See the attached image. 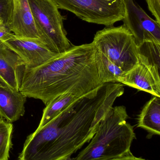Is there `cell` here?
<instances>
[{"instance_id":"obj_21","label":"cell","mask_w":160,"mask_h":160,"mask_svg":"<svg viewBox=\"0 0 160 160\" xmlns=\"http://www.w3.org/2000/svg\"><path fill=\"white\" fill-rule=\"evenodd\" d=\"M108 160H149L145 159L142 158H138L135 157L132 153L131 151L128 154H126L125 156H122L120 158H116Z\"/></svg>"},{"instance_id":"obj_16","label":"cell","mask_w":160,"mask_h":160,"mask_svg":"<svg viewBox=\"0 0 160 160\" xmlns=\"http://www.w3.org/2000/svg\"><path fill=\"white\" fill-rule=\"evenodd\" d=\"M13 125L4 119L0 120V160H8L12 147Z\"/></svg>"},{"instance_id":"obj_22","label":"cell","mask_w":160,"mask_h":160,"mask_svg":"<svg viewBox=\"0 0 160 160\" xmlns=\"http://www.w3.org/2000/svg\"><path fill=\"white\" fill-rule=\"evenodd\" d=\"M3 23V20H2L1 19H0V24H1V23Z\"/></svg>"},{"instance_id":"obj_7","label":"cell","mask_w":160,"mask_h":160,"mask_svg":"<svg viewBox=\"0 0 160 160\" xmlns=\"http://www.w3.org/2000/svg\"><path fill=\"white\" fill-rule=\"evenodd\" d=\"M123 25L134 37L138 47L147 42L160 44V22L150 18L134 0H125Z\"/></svg>"},{"instance_id":"obj_12","label":"cell","mask_w":160,"mask_h":160,"mask_svg":"<svg viewBox=\"0 0 160 160\" xmlns=\"http://www.w3.org/2000/svg\"><path fill=\"white\" fill-rule=\"evenodd\" d=\"M26 98L20 91L0 83V117L12 124L25 112Z\"/></svg>"},{"instance_id":"obj_14","label":"cell","mask_w":160,"mask_h":160,"mask_svg":"<svg viewBox=\"0 0 160 160\" xmlns=\"http://www.w3.org/2000/svg\"><path fill=\"white\" fill-rule=\"evenodd\" d=\"M95 62L99 78L101 84L119 83L120 79L126 73L107 59L96 49Z\"/></svg>"},{"instance_id":"obj_2","label":"cell","mask_w":160,"mask_h":160,"mask_svg":"<svg viewBox=\"0 0 160 160\" xmlns=\"http://www.w3.org/2000/svg\"><path fill=\"white\" fill-rule=\"evenodd\" d=\"M124 91L122 84L108 83L76 99L59 134L29 160H70L90 142L116 100Z\"/></svg>"},{"instance_id":"obj_19","label":"cell","mask_w":160,"mask_h":160,"mask_svg":"<svg viewBox=\"0 0 160 160\" xmlns=\"http://www.w3.org/2000/svg\"><path fill=\"white\" fill-rule=\"evenodd\" d=\"M149 11L156 20L160 22V0H146Z\"/></svg>"},{"instance_id":"obj_5","label":"cell","mask_w":160,"mask_h":160,"mask_svg":"<svg viewBox=\"0 0 160 160\" xmlns=\"http://www.w3.org/2000/svg\"><path fill=\"white\" fill-rule=\"evenodd\" d=\"M40 40L58 54L73 46L67 37L64 17L54 0H28Z\"/></svg>"},{"instance_id":"obj_10","label":"cell","mask_w":160,"mask_h":160,"mask_svg":"<svg viewBox=\"0 0 160 160\" xmlns=\"http://www.w3.org/2000/svg\"><path fill=\"white\" fill-rule=\"evenodd\" d=\"M25 68V64L19 56L1 43L0 83L19 91Z\"/></svg>"},{"instance_id":"obj_20","label":"cell","mask_w":160,"mask_h":160,"mask_svg":"<svg viewBox=\"0 0 160 160\" xmlns=\"http://www.w3.org/2000/svg\"><path fill=\"white\" fill-rule=\"evenodd\" d=\"M9 27L2 23L0 24V44L3 41L8 38L12 34Z\"/></svg>"},{"instance_id":"obj_9","label":"cell","mask_w":160,"mask_h":160,"mask_svg":"<svg viewBox=\"0 0 160 160\" xmlns=\"http://www.w3.org/2000/svg\"><path fill=\"white\" fill-rule=\"evenodd\" d=\"M2 43L19 56L25 69L38 67L59 54L51 51L39 39L18 37L13 33Z\"/></svg>"},{"instance_id":"obj_1","label":"cell","mask_w":160,"mask_h":160,"mask_svg":"<svg viewBox=\"0 0 160 160\" xmlns=\"http://www.w3.org/2000/svg\"><path fill=\"white\" fill-rule=\"evenodd\" d=\"M92 43L72 46L44 64L25 69L19 91L47 105L62 94L80 98L101 85Z\"/></svg>"},{"instance_id":"obj_4","label":"cell","mask_w":160,"mask_h":160,"mask_svg":"<svg viewBox=\"0 0 160 160\" xmlns=\"http://www.w3.org/2000/svg\"><path fill=\"white\" fill-rule=\"evenodd\" d=\"M95 48L125 72L137 64L139 47L124 25L109 26L98 31L92 42Z\"/></svg>"},{"instance_id":"obj_18","label":"cell","mask_w":160,"mask_h":160,"mask_svg":"<svg viewBox=\"0 0 160 160\" xmlns=\"http://www.w3.org/2000/svg\"><path fill=\"white\" fill-rule=\"evenodd\" d=\"M13 0H0V19L9 27L12 19Z\"/></svg>"},{"instance_id":"obj_23","label":"cell","mask_w":160,"mask_h":160,"mask_svg":"<svg viewBox=\"0 0 160 160\" xmlns=\"http://www.w3.org/2000/svg\"><path fill=\"white\" fill-rule=\"evenodd\" d=\"M1 119H2V118H1V117H0V120H1Z\"/></svg>"},{"instance_id":"obj_6","label":"cell","mask_w":160,"mask_h":160,"mask_svg":"<svg viewBox=\"0 0 160 160\" xmlns=\"http://www.w3.org/2000/svg\"><path fill=\"white\" fill-rule=\"evenodd\" d=\"M58 8L67 10L89 23L113 26L126 14L125 0H54Z\"/></svg>"},{"instance_id":"obj_13","label":"cell","mask_w":160,"mask_h":160,"mask_svg":"<svg viewBox=\"0 0 160 160\" xmlns=\"http://www.w3.org/2000/svg\"><path fill=\"white\" fill-rule=\"evenodd\" d=\"M137 128L146 131L147 137L160 135V98L153 96L138 116Z\"/></svg>"},{"instance_id":"obj_8","label":"cell","mask_w":160,"mask_h":160,"mask_svg":"<svg viewBox=\"0 0 160 160\" xmlns=\"http://www.w3.org/2000/svg\"><path fill=\"white\" fill-rule=\"evenodd\" d=\"M160 67L140 53L137 64L126 72L119 83L160 98Z\"/></svg>"},{"instance_id":"obj_3","label":"cell","mask_w":160,"mask_h":160,"mask_svg":"<svg viewBox=\"0 0 160 160\" xmlns=\"http://www.w3.org/2000/svg\"><path fill=\"white\" fill-rule=\"evenodd\" d=\"M126 107H112L102 119L88 145L70 160H108L131 152L136 139L133 126L127 121Z\"/></svg>"},{"instance_id":"obj_15","label":"cell","mask_w":160,"mask_h":160,"mask_svg":"<svg viewBox=\"0 0 160 160\" xmlns=\"http://www.w3.org/2000/svg\"><path fill=\"white\" fill-rule=\"evenodd\" d=\"M78 98L72 94L66 93L52 100L43 110V115L37 129L45 126Z\"/></svg>"},{"instance_id":"obj_17","label":"cell","mask_w":160,"mask_h":160,"mask_svg":"<svg viewBox=\"0 0 160 160\" xmlns=\"http://www.w3.org/2000/svg\"><path fill=\"white\" fill-rule=\"evenodd\" d=\"M140 53L148 58L150 62L160 66V44L147 42L139 47Z\"/></svg>"},{"instance_id":"obj_11","label":"cell","mask_w":160,"mask_h":160,"mask_svg":"<svg viewBox=\"0 0 160 160\" xmlns=\"http://www.w3.org/2000/svg\"><path fill=\"white\" fill-rule=\"evenodd\" d=\"M13 3L9 26L12 33L18 37L40 40L28 0H13Z\"/></svg>"}]
</instances>
